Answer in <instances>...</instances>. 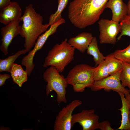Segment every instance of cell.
Wrapping results in <instances>:
<instances>
[{"label":"cell","instance_id":"obj_1","mask_svg":"<svg viewBox=\"0 0 130 130\" xmlns=\"http://www.w3.org/2000/svg\"><path fill=\"white\" fill-rule=\"evenodd\" d=\"M108 0H73L68 8L69 19L75 26L83 29L99 19Z\"/></svg>","mask_w":130,"mask_h":130},{"label":"cell","instance_id":"obj_2","mask_svg":"<svg viewBox=\"0 0 130 130\" xmlns=\"http://www.w3.org/2000/svg\"><path fill=\"white\" fill-rule=\"evenodd\" d=\"M20 21H23V24L20 35L25 38L24 47L28 52L34 46L39 37L47 30L50 26L48 24H43V16L36 12L31 4L26 7Z\"/></svg>","mask_w":130,"mask_h":130},{"label":"cell","instance_id":"obj_3","mask_svg":"<svg viewBox=\"0 0 130 130\" xmlns=\"http://www.w3.org/2000/svg\"><path fill=\"white\" fill-rule=\"evenodd\" d=\"M67 38L60 44H56L48 52L43 66L54 67L59 72L74 59L75 49L69 44Z\"/></svg>","mask_w":130,"mask_h":130},{"label":"cell","instance_id":"obj_4","mask_svg":"<svg viewBox=\"0 0 130 130\" xmlns=\"http://www.w3.org/2000/svg\"><path fill=\"white\" fill-rule=\"evenodd\" d=\"M95 67L84 64L75 66L69 72L66 78L68 84L72 85L74 91L82 92L86 88H90L94 81Z\"/></svg>","mask_w":130,"mask_h":130},{"label":"cell","instance_id":"obj_5","mask_svg":"<svg viewBox=\"0 0 130 130\" xmlns=\"http://www.w3.org/2000/svg\"><path fill=\"white\" fill-rule=\"evenodd\" d=\"M43 78L47 83L46 88L47 96L53 91L56 93V101L58 104L66 103V89L68 84L66 78L60 74L55 67L52 66L45 71L43 74Z\"/></svg>","mask_w":130,"mask_h":130},{"label":"cell","instance_id":"obj_6","mask_svg":"<svg viewBox=\"0 0 130 130\" xmlns=\"http://www.w3.org/2000/svg\"><path fill=\"white\" fill-rule=\"evenodd\" d=\"M119 23L112 20L101 19L98 22L100 44H115L116 37L120 32Z\"/></svg>","mask_w":130,"mask_h":130},{"label":"cell","instance_id":"obj_7","mask_svg":"<svg viewBox=\"0 0 130 130\" xmlns=\"http://www.w3.org/2000/svg\"><path fill=\"white\" fill-rule=\"evenodd\" d=\"M122 69L105 78L94 81L90 87L91 91H97L104 89L105 90H111L124 94L129 93V90L124 87L120 82V75Z\"/></svg>","mask_w":130,"mask_h":130},{"label":"cell","instance_id":"obj_8","mask_svg":"<svg viewBox=\"0 0 130 130\" xmlns=\"http://www.w3.org/2000/svg\"><path fill=\"white\" fill-rule=\"evenodd\" d=\"M82 103L80 100H74L63 108L56 116L53 127L54 130H71L72 112Z\"/></svg>","mask_w":130,"mask_h":130},{"label":"cell","instance_id":"obj_9","mask_svg":"<svg viewBox=\"0 0 130 130\" xmlns=\"http://www.w3.org/2000/svg\"><path fill=\"white\" fill-rule=\"evenodd\" d=\"M99 117L92 109L83 110L80 112L72 115L71 121L72 127L78 123L83 130H94L98 129Z\"/></svg>","mask_w":130,"mask_h":130},{"label":"cell","instance_id":"obj_10","mask_svg":"<svg viewBox=\"0 0 130 130\" xmlns=\"http://www.w3.org/2000/svg\"><path fill=\"white\" fill-rule=\"evenodd\" d=\"M19 20L12 21L1 28L2 38L0 46L1 51L6 56L8 53V47L14 38L20 33L21 26Z\"/></svg>","mask_w":130,"mask_h":130},{"label":"cell","instance_id":"obj_11","mask_svg":"<svg viewBox=\"0 0 130 130\" xmlns=\"http://www.w3.org/2000/svg\"><path fill=\"white\" fill-rule=\"evenodd\" d=\"M22 11L19 4L12 2L7 6L0 9V22L6 25L11 22L16 20L20 21Z\"/></svg>","mask_w":130,"mask_h":130},{"label":"cell","instance_id":"obj_12","mask_svg":"<svg viewBox=\"0 0 130 130\" xmlns=\"http://www.w3.org/2000/svg\"><path fill=\"white\" fill-rule=\"evenodd\" d=\"M93 37L91 33L83 32L75 37L71 38L68 42L75 49L83 53L87 50Z\"/></svg>","mask_w":130,"mask_h":130},{"label":"cell","instance_id":"obj_13","mask_svg":"<svg viewBox=\"0 0 130 130\" xmlns=\"http://www.w3.org/2000/svg\"><path fill=\"white\" fill-rule=\"evenodd\" d=\"M105 8H109L111 10L112 20L118 23L127 14V5L123 0H108Z\"/></svg>","mask_w":130,"mask_h":130},{"label":"cell","instance_id":"obj_14","mask_svg":"<svg viewBox=\"0 0 130 130\" xmlns=\"http://www.w3.org/2000/svg\"><path fill=\"white\" fill-rule=\"evenodd\" d=\"M121 98L122 106L118 110L121 112L122 117L120 126L118 129L120 130H129L130 125L129 120L130 108L125 98L124 94L120 92H118Z\"/></svg>","mask_w":130,"mask_h":130},{"label":"cell","instance_id":"obj_15","mask_svg":"<svg viewBox=\"0 0 130 130\" xmlns=\"http://www.w3.org/2000/svg\"><path fill=\"white\" fill-rule=\"evenodd\" d=\"M10 73L13 81L20 87L27 80V74L20 65L14 63Z\"/></svg>","mask_w":130,"mask_h":130},{"label":"cell","instance_id":"obj_16","mask_svg":"<svg viewBox=\"0 0 130 130\" xmlns=\"http://www.w3.org/2000/svg\"><path fill=\"white\" fill-rule=\"evenodd\" d=\"M87 53L93 57V59L96 67L105 59L104 56L99 51L96 37H93L92 40L87 50Z\"/></svg>","mask_w":130,"mask_h":130},{"label":"cell","instance_id":"obj_17","mask_svg":"<svg viewBox=\"0 0 130 130\" xmlns=\"http://www.w3.org/2000/svg\"><path fill=\"white\" fill-rule=\"evenodd\" d=\"M27 52L25 49L19 50L14 54L4 59H0V72H6L10 73L14 62L19 56Z\"/></svg>","mask_w":130,"mask_h":130},{"label":"cell","instance_id":"obj_18","mask_svg":"<svg viewBox=\"0 0 130 130\" xmlns=\"http://www.w3.org/2000/svg\"><path fill=\"white\" fill-rule=\"evenodd\" d=\"M110 76L109 67L105 59L95 67L93 77L94 81L102 79Z\"/></svg>","mask_w":130,"mask_h":130},{"label":"cell","instance_id":"obj_19","mask_svg":"<svg viewBox=\"0 0 130 130\" xmlns=\"http://www.w3.org/2000/svg\"><path fill=\"white\" fill-rule=\"evenodd\" d=\"M121 61L122 69L120 77L121 84L124 87H128L130 91V64Z\"/></svg>","mask_w":130,"mask_h":130},{"label":"cell","instance_id":"obj_20","mask_svg":"<svg viewBox=\"0 0 130 130\" xmlns=\"http://www.w3.org/2000/svg\"><path fill=\"white\" fill-rule=\"evenodd\" d=\"M68 0H58L57 10L51 14L49 17L48 23L50 26L53 24L61 18V13L67 4Z\"/></svg>","mask_w":130,"mask_h":130},{"label":"cell","instance_id":"obj_21","mask_svg":"<svg viewBox=\"0 0 130 130\" xmlns=\"http://www.w3.org/2000/svg\"><path fill=\"white\" fill-rule=\"evenodd\" d=\"M120 22V34L117 38L118 40L124 35L130 37V15H125Z\"/></svg>","mask_w":130,"mask_h":130},{"label":"cell","instance_id":"obj_22","mask_svg":"<svg viewBox=\"0 0 130 130\" xmlns=\"http://www.w3.org/2000/svg\"><path fill=\"white\" fill-rule=\"evenodd\" d=\"M111 54L117 59L130 64V44L124 49L117 50Z\"/></svg>","mask_w":130,"mask_h":130},{"label":"cell","instance_id":"obj_23","mask_svg":"<svg viewBox=\"0 0 130 130\" xmlns=\"http://www.w3.org/2000/svg\"><path fill=\"white\" fill-rule=\"evenodd\" d=\"M98 129L101 130H114L111 126L110 123L107 121H104L99 122Z\"/></svg>","mask_w":130,"mask_h":130},{"label":"cell","instance_id":"obj_24","mask_svg":"<svg viewBox=\"0 0 130 130\" xmlns=\"http://www.w3.org/2000/svg\"><path fill=\"white\" fill-rule=\"evenodd\" d=\"M11 77L8 74H0V86H1L5 84L6 80L9 78Z\"/></svg>","mask_w":130,"mask_h":130},{"label":"cell","instance_id":"obj_25","mask_svg":"<svg viewBox=\"0 0 130 130\" xmlns=\"http://www.w3.org/2000/svg\"><path fill=\"white\" fill-rule=\"evenodd\" d=\"M11 2L10 0H0V9L7 6Z\"/></svg>","mask_w":130,"mask_h":130},{"label":"cell","instance_id":"obj_26","mask_svg":"<svg viewBox=\"0 0 130 130\" xmlns=\"http://www.w3.org/2000/svg\"><path fill=\"white\" fill-rule=\"evenodd\" d=\"M125 98L128 104L130 109V91L129 93L124 94Z\"/></svg>","mask_w":130,"mask_h":130},{"label":"cell","instance_id":"obj_27","mask_svg":"<svg viewBox=\"0 0 130 130\" xmlns=\"http://www.w3.org/2000/svg\"><path fill=\"white\" fill-rule=\"evenodd\" d=\"M127 5V14L130 15V0H129Z\"/></svg>","mask_w":130,"mask_h":130},{"label":"cell","instance_id":"obj_28","mask_svg":"<svg viewBox=\"0 0 130 130\" xmlns=\"http://www.w3.org/2000/svg\"><path fill=\"white\" fill-rule=\"evenodd\" d=\"M129 123L130 125V110L129 111ZM129 130H130V128L129 129Z\"/></svg>","mask_w":130,"mask_h":130}]
</instances>
